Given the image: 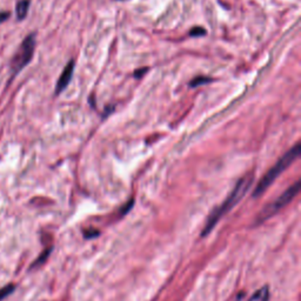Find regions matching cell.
Instances as JSON below:
<instances>
[{
    "label": "cell",
    "mask_w": 301,
    "mask_h": 301,
    "mask_svg": "<svg viewBox=\"0 0 301 301\" xmlns=\"http://www.w3.org/2000/svg\"><path fill=\"white\" fill-rule=\"evenodd\" d=\"M300 148H301L300 144H296L294 147L291 148L287 153H285L280 159H279L277 164H275L273 167L266 173V175H265L264 178L260 180V183L258 184L256 190H254L253 197L256 198L260 197L261 194H263L265 191H266L268 187L275 182V179H277L282 172L286 171V169H287L289 166H291L293 162L298 159V157L300 155Z\"/></svg>",
    "instance_id": "7a4b0ae2"
},
{
    "label": "cell",
    "mask_w": 301,
    "mask_h": 301,
    "mask_svg": "<svg viewBox=\"0 0 301 301\" xmlns=\"http://www.w3.org/2000/svg\"><path fill=\"white\" fill-rule=\"evenodd\" d=\"M14 286L13 285H9L6 287H4L3 289H0V301H2L4 298H6L7 295H10L11 293L13 292Z\"/></svg>",
    "instance_id": "9c48e42d"
},
{
    "label": "cell",
    "mask_w": 301,
    "mask_h": 301,
    "mask_svg": "<svg viewBox=\"0 0 301 301\" xmlns=\"http://www.w3.org/2000/svg\"><path fill=\"white\" fill-rule=\"evenodd\" d=\"M147 72V69H143V70H137L136 71V73H134V77L136 78H140V77H143L145 73Z\"/></svg>",
    "instance_id": "7c38bea8"
},
{
    "label": "cell",
    "mask_w": 301,
    "mask_h": 301,
    "mask_svg": "<svg viewBox=\"0 0 301 301\" xmlns=\"http://www.w3.org/2000/svg\"><path fill=\"white\" fill-rule=\"evenodd\" d=\"M10 17H11L10 12H0V24H3L4 21L9 20Z\"/></svg>",
    "instance_id": "8fae6325"
},
{
    "label": "cell",
    "mask_w": 301,
    "mask_h": 301,
    "mask_svg": "<svg viewBox=\"0 0 301 301\" xmlns=\"http://www.w3.org/2000/svg\"><path fill=\"white\" fill-rule=\"evenodd\" d=\"M35 44H37V41H35V33L28 34L24 39L23 42H21L19 48L14 53L13 58L11 59L10 71L12 78L16 77L17 74H19L31 63L34 54Z\"/></svg>",
    "instance_id": "3957f363"
},
{
    "label": "cell",
    "mask_w": 301,
    "mask_h": 301,
    "mask_svg": "<svg viewBox=\"0 0 301 301\" xmlns=\"http://www.w3.org/2000/svg\"><path fill=\"white\" fill-rule=\"evenodd\" d=\"M268 299H270V291H268L267 286H265V287L258 289V291L251 296L249 301H268Z\"/></svg>",
    "instance_id": "52a82bcc"
},
{
    "label": "cell",
    "mask_w": 301,
    "mask_h": 301,
    "mask_svg": "<svg viewBox=\"0 0 301 301\" xmlns=\"http://www.w3.org/2000/svg\"><path fill=\"white\" fill-rule=\"evenodd\" d=\"M213 79H211V78H207V77H197L194 78V79L190 83V86L191 87H198L200 86V85H205V84H208V83H212Z\"/></svg>",
    "instance_id": "ba28073f"
},
{
    "label": "cell",
    "mask_w": 301,
    "mask_h": 301,
    "mask_svg": "<svg viewBox=\"0 0 301 301\" xmlns=\"http://www.w3.org/2000/svg\"><path fill=\"white\" fill-rule=\"evenodd\" d=\"M73 71H74V62L73 60H71V62L65 66L63 73L60 74L59 80L55 86V94H60L67 86H69V84L71 83V79H72L73 77Z\"/></svg>",
    "instance_id": "5b68a950"
},
{
    "label": "cell",
    "mask_w": 301,
    "mask_h": 301,
    "mask_svg": "<svg viewBox=\"0 0 301 301\" xmlns=\"http://www.w3.org/2000/svg\"><path fill=\"white\" fill-rule=\"evenodd\" d=\"M299 190H300V182H296L294 185L289 187L286 192L282 193L277 200L273 201V203L266 206L265 210L261 211V213L259 214V221H264L266 220V219L271 218L272 215L275 214L277 212L280 211L281 208H284L286 205L291 203V201L294 199L296 194L299 193Z\"/></svg>",
    "instance_id": "277c9868"
},
{
    "label": "cell",
    "mask_w": 301,
    "mask_h": 301,
    "mask_svg": "<svg viewBox=\"0 0 301 301\" xmlns=\"http://www.w3.org/2000/svg\"><path fill=\"white\" fill-rule=\"evenodd\" d=\"M252 183H253V174L246 175L239 180L234 189H233L231 194L227 197V199H226L224 203L220 205V206L215 208L213 213L210 215L208 221L206 222V226H205L203 236L208 234V233L213 229L215 224H217V222L220 220L222 217H224V214L227 213L228 211H231L232 207H234L235 205L238 204L240 200H242V198L245 196V194L247 193V191L250 190Z\"/></svg>",
    "instance_id": "6da1fadb"
},
{
    "label": "cell",
    "mask_w": 301,
    "mask_h": 301,
    "mask_svg": "<svg viewBox=\"0 0 301 301\" xmlns=\"http://www.w3.org/2000/svg\"><path fill=\"white\" fill-rule=\"evenodd\" d=\"M28 10H30V0H19L16 6V14L18 19H25L28 13Z\"/></svg>",
    "instance_id": "8992f818"
},
{
    "label": "cell",
    "mask_w": 301,
    "mask_h": 301,
    "mask_svg": "<svg viewBox=\"0 0 301 301\" xmlns=\"http://www.w3.org/2000/svg\"><path fill=\"white\" fill-rule=\"evenodd\" d=\"M206 34V31L203 27H194L190 31L191 37H201V35Z\"/></svg>",
    "instance_id": "30bf717a"
}]
</instances>
